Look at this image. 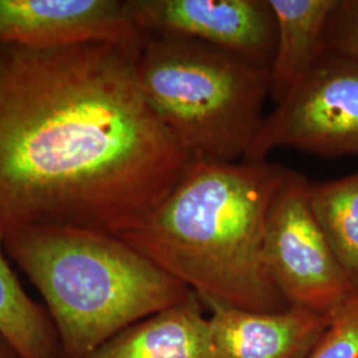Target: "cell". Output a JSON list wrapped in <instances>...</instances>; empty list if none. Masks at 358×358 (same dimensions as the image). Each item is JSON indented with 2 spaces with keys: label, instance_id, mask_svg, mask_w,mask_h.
Returning a JSON list of instances; mask_svg holds the SVG:
<instances>
[{
  "label": "cell",
  "instance_id": "6da1fadb",
  "mask_svg": "<svg viewBox=\"0 0 358 358\" xmlns=\"http://www.w3.org/2000/svg\"><path fill=\"white\" fill-rule=\"evenodd\" d=\"M140 48L0 45V234L140 227L195 162L138 81Z\"/></svg>",
  "mask_w": 358,
  "mask_h": 358
},
{
  "label": "cell",
  "instance_id": "7a4b0ae2",
  "mask_svg": "<svg viewBox=\"0 0 358 358\" xmlns=\"http://www.w3.org/2000/svg\"><path fill=\"white\" fill-rule=\"evenodd\" d=\"M288 169L268 161L194 162L140 227L120 235L206 306L289 307L269 275L264 234Z\"/></svg>",
  "mask_w": 358,
  "mask_h": 358
},
{
  "label": "cell",
  "instance_id": "3957f363",
  "mask_svg": "<svg viewBox=\"0 0 358 358\" xmlns=\"http://www.w3.org/2000/svg\"><path fill=\"white\" fill-rule=\"evenodd\" d=\"M4 250L43 296L62 358L87 357L192 294L122 239L100 231L22 229L4 236Z\"/></svg>",
  "mask_w": 358,
  "mask_h": 358
},
{
  "label": "cell",
  "instance_id": "277c9868",
  "mask_svg": "<svg viewBox=\"0 0 358 358\" xmlns=\"http://www.w3.org/2000/svg\"><path fill=\"white\" fill-rule=\"evenodd\" d=\"M137 73L145 97L195 162L247 159L266 117L269 68L192 38L148 34Z\"/></svg>",
  "mask_w": 358,
  "mask_h": 358
},
{
  "label": "cell",
  "instance_id": "5b68a950",
  "mask_svg": "<svg viewBox=\"0 0 358 358\" xmlns=\"http://www.w3.org/2000/svg\"><path fill=\"white\" fill-rule=\"evenodd\" d=\"M308 182L303 174L287 171L269 208L264 256L289 307L332 319L358 291L309 207Z\"/></svg>",
  "mask_w": 358,
  "mask_h": 358
},
{
  "label": "cell",
  "instance_id": "8992f818",
  "mask_svg": "<svg viewBox=\"0 0 358 358\" xmlns=\"http://www.w3.org/2000/svg\"><path fill=\"white\" fill-rule=\"evenodd\" d=\"M319 157H358V62L321 52L294 92L264 117L245 161H267L275 149Z\"/></svg>",
  "mask_w": 358,
  "mask_h": 358
},
{
  "label": "cell",
  "instance_id": "52a82bcc",
  "mask_svg": "<svg viewBox=\"0 0 358 358\" xmlns=\"http://www.w3.org/2000/svg\"><path fill=\"white\" fill-rule=\"evenodd\" d=\"M136 24L152 35L192 38L269 68L276 23L268 0H128Z\"/></svg>",
  "mask_w": 358,
  "mask_h": 358
},
{
  "label": "cell",
  "instance_id": "ba28073f",
  "mask_svg": "<svg viewBox=\"0 0 358 358\" xmlns=\"http://www.w3.org/2000/svg\"><path fill=\"white\" fill-rule=\"evenodd\" d=\"M146 38L128 0H0V45L106 41L141 48Z\"/></svg>",
  "mask_w": 358,
  "mask_h": 358
},
{
  "label": "cell",
  "instance_id": "9c48e42d",
  "mask_svg": "<svg viewBox=\"0 0 358 358\" xmlns=\"http://www.w3.org/2000/svg\"><path fill=\"white\" fill-rule=\"evenodd\" d=\"M207 307L215 358H308L331 324V317L303 308Z\"/></svg>",
  "mask_w": 358,
  "mask_h": 358
},
{
  "label": "cell",
  "instance_id": "30bf717a",
  "mask_svg": "<svg viewBox=\"0 0 358 358\" xmlns=\"http://www.w3.org/2000/svg\"><path fill=\"white\" fill-rule=\"evenodd\" d=\"M84 358H215L210 319L195 294L134 322Z\"/></svg>",
  "mask_w": 358,
  "mask_h": 358
},
{
  "label": "cell",
  "instance_id": "8fae6325",
  "mask_svg": "<svg viewBox=\"0 0 358 358\" xmlns=\"http://www.w3.org/2000/svg\"><path fill=\"white\" fill-rule=\"evenodd\" d=\"M276 23L269 96L284 101L304 80L322 52V35L336 0H268Z\"/></svg>",
  "mask_w": 358,
  "mask_h": 358
},
{
  "label": "cell",
  "instance_id": "7c38bea8",
  "mask_svg": "<svg viewBox=\"0 0 358 358\" xmlns=\"http://www.w3.org/2000/svg\"><path fill=\"white\" fill-rule=\"evenodd\" d=\"M6 255L4 235L0 234V331L20 358H62L48 310L28 296Z\"/></svg>",
  "mask_w": 358,
  "mask_h": 358
},
{
  "label": "cell",
  "instance_id": "4fadbf2b",
  "mask_svg": "<svg viewBox=\"0 0 358 358\" xmlns=\"http://www.w3.org/2000/svg\"><path fill=\"white\" fill-rule=\"evenodd\" d=\"M307 199L334 255L358 291V171L308 182Z\"/></svg>",
  "mask_w": 358,
  "mask_h": 358
},
{
  "label": "cell",
  "instance_id": "5bb4252c",
  "mask_svg": "<svg viewBox=\"0 0 358 358\" xmlns=\"http://www.w3.org/2000/svg\"><path fill=\"white\" fill-rule=\"evenodd\" d=\"M308 358H358V292L333 316Z\"/></svg>",
  "mask_w": 358,
  "mask_h": 358
},
{
  "label": "cell",
  "instance_id": "9a60e30c",
  "mask_svg": "<svg viewBox=\"0 0 358 358\" xmlns=\"http://www.w3.org/2000/svg\"><path fill=\"white\" fill-rule=\"evenodd\" d=\"M322 51L358 62V0H336L324 29Z\"/></svg>",
  "mask_w": 358,
  "mask_h": 358
},
{
  "label": "cell",
  "instance_id": "2e32d148",
  "mask_svg": "<svg viewBox=\"0 0 358 358\" xmlns=\"http://www.w3.org/2000/svg\"><path fill=\"white\" fill-rule=\"evenodd\" d=\"M0 358H20L7 336L0 331Z\"/></svg>",
  "mask_w": 358,
  "mask_h": 358
}]
</instances>
